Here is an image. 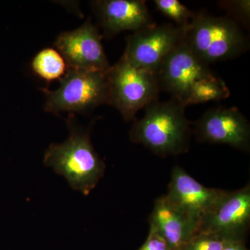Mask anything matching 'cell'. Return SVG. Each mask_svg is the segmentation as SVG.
Wrapping results in <instances>:
<instances>
[{
    "label": "cell",
    "instance_id": "obj_20",
    "mask_svg": "<svg viewBox=\"0 0 250 250\" xmlns=\"http://www.w3.org/2000/svg\"><path fill=\"white\" fill-rule=\"evenodd\" d=\"M223 250H249L246 246V241L225 238Z\"/></svg>",
    "mask_w": 250,
    "mask_h": 250
},
{
    "label": "cell",
    "instance_id": "obj_15",
    "mask_svg": "<svg viewBox=\"0 0 250 250\" xmlns=\"http://www.w3.org/2000/svg\"><path fill=\"white\" fill-rule=\"evenodd\" d=\"M33 71L46 81L62 79L66 73L65 59L57 49L45 48L36 54L31 62Z\"/></svg>",
    "mask_w": 250,
    "mask_h": 250
},
{
    "label": "cell",
    "instance_id": "obj_2",
    "mask_svg": "<svg viewBox=\"0 0 250 250\" xmlns=\"http://www.w3.org/2000/svg\"><path fill=\"white\" fill-rule=\"evenodd\" d=\"M70 136L62 143H52L46 150L44 164L63 176L70 187L88 195L104 176L105 164L95 152L89 131L69 124Z\"/></svg>",
    "mask_w": 250,
    "mask_h": 250
},
{
    "label": "cell",
    "instance_id": "obj_14",
    "mask_svg": "<svg viewBox=\"0 0 250 250\" xmlns=\"http://www.w3.org/2000/svg\"><path fill=\"white\" fill-rule=\"evenodd\" d=\"M230 90L225 82L215 76L196 81L189 90L185 106L210 101H220L229 96Z\"/></svg>",
    "mask_w": 250,
    "mask_h": 250
},
{
    "label": "cell",
    "instance_id": "obj_5",
    "mask_svg": "<svg viewBox=\"0 0 250 250\" xmlns=\"http://www.w3.org/2000/svg\"><path fill=\"white\" fill-rule=\"evenodd\" d=\"M107 72L67 68L57 90L43 89L47 97L44 109L52 113H84L108 104Z\"/></svg>",
    "mask_w": 250,
    "mask_h": 250
},
{
    "label": "cell",
    "instance_id": "obj_6",
    "mask_svg": "<svg viewBox=\"0 0 250 250\" xmlns=\"http://www.w3.org/2000/svg\"><path fill=\"white\" fill-rule=\"evenodd\" d=\"M187 27L154 23L134 31L126 39L123 57L135 66L156 73L164 59L185 40Z\"/></svg>",
    "mask_w": 250,
    "mask_h": 250
},
{
    "label": "cell",
    "instance_id": "obj_12",
    "mask_svg": "<svg viewBox=\"0 0 250 250\" xmlns=\"http://www.w3.org/2000/svg\"><path fill=\"white\" fill-rule=\"evenodd\" d=\"M93 6L106 37L155 23L143 0H98L93 1Z\"/></svg>",
    "mask_w": 250,
    "mask_h": 250
},
{
    "label": "cell",
    "instance_id": "obj_9",
    "mask_svg": "<svg viewBox=\"0 0 250 250\" xmlns=\"http://www.w3.org/2000/svg\"><path fill=\"white\" fill-rule=\"evenodd\" d=\"M160 89L185 106L188 93L196 81L214 76L184 40L172 50L156 72ZM186 107V106H185Z\"/></svg>",
    "mask_w": 250,
    "mask_h": 250
},
{
    "label": "cell",
    "instance_id": "obj_1",
    "mask_svg": "<svg viewBox=\"0 0 250 250\" xmlns=\"http://www.w3.org/2000/svg\"><path fill=\"white\" fill-rule=\"evenodd\" d=\"M185 108L172 98L169 101L153 102L144 108L143 118L135 120L130 140L163 158L187 152L191 129Z\"/></svg>",
    "mask_w": 250,
    "mask_h": 250
},
{
    "label": "cell",
    "instance_id": "obj_8",
    "mask_svg": "<svg viewBox=\"0 0 250 250\" xmlns=\"http://www.w3.org/2000/svg\"><path fill=\"white\" fill-rule=\"evenodd\" d=\"M103 36L90 19L75 30L64 31L54 42L67 68L107 72L111 65L105 54Z\"/></svg>",
    "mask_w": 250,
    "mask_h": 250
},
{
    "label": "cell",
    "instance_id": "obj_13",
    "mask_svg": "<svg viewBox=\"0 0 250 250\" xmlns=\"http://www.w3.org/2000/svg\"><path fill=\"white\" fill-rule=\"evenodd\" d=\"M149 220V225L159 231L172 250H184L196 233L192 222L166 195L156 199Z\"/></svg>",
    "mask_w": 250,
    "mask_h": 250
},
{
    "label": "cell",
    "instance_id": "obj_3",
    "mask_svg": "<svg viewBox=\"0 0 250 250\" xmlns=\"http://www.w3.org/2000/svg\"><path fill=\"white\" fill-rule=\"evenodd\" d=\"M186 41L207 65L238 58L249 49L242 26L232 18L196 13L187 27Z\"/></svg>",
    "mask_w": 250,
    "mask_h": 250
},
{
    "label": "cell",
    "instance_id": "obj_10",
    "mask_svg": "<svg viewBox=\"0 0 250 250\" xmlns=\"http://www.w3.org/2000/svg\"><path fill=\"white\" fill-rule=\"evenodd\" d=\"M195 132L202 143L228 145L250 152V123L238 108H210L195 123Z\"/></svg>",
    "mask_w": 250,
    "mask_h": 250
},
{
    "label": "cell",
    "instance_id": "obj_18",
    "mask_svg": "<svg viewBox=\"0 0 250 250\" xmlns=\"http://www.w3.org/2000/svg\"><path fill=\"white\" fill-rule=\"evenodd\" d=\"M225 238L213 233H199L192 237L184 250H223Z\"/></svg>",
    "mask_w": 250,
    "mask_h": 250
},
{
    "label": "cell",
    "instance_id": "obj_17",
    "mask_svg": "<svg viewBox=\"0 0 250 250\" xmlns=\"http://www.w3.org/2000/svg\"><path fill=\"white\" fill-rule=\"evenodd\" d=\"M250 2L248 0H234L220 1L219 5L228 12V17L232 18L241 26L248 27L250 19Z\"/></svg>",
    "mask_w": 250,
    "mask_h": 250
},
{
    "label": "cell",
    "instance_id": "obj_4",
    "mask_svg": "<svg viewBox=\"0 0 250 250\" xmlns=\"http://www.w3.org/2000/svg\"><path fill=\"white\" fill-rule=\"evenodd\" d=\"M108 104L118 109L125 121L159 100L161 89L156 72L132 65L122 57L107 72Z\"/></svg>",
    "mask_w": 250,
    "mask_h": 250
},
{
    "label": "cell",
    "instance_id": "obj_11",
    "mask_svg": "<svg viewBox=\"0 0 250 250\" xmlns=\"http://www.w3.org/2000/svg\"><path fill=\"white\" fill-rule=\"evenodd\" d=\"M221 189L206 187L199 183L182 167L177 166L171 174L169 200L187 215L196 228L202 218L221 196Z\"/></svg>",
    "mask_w": 250,
    "mask_h": 250
},
{
    "label": "cell",
    "instance_id": "obj_16",
    "mask_svg": "<svg viewBox=\"0 0 250 250\" xmlns=\"http://www.w3.org/2000/svg\"><path fill=\"white\" fill-rule=\"evenodd\" d=\"M154 4L159 12L179 27H187L195 14L177 0H154Z\"/></svg>",
    "mask_w": 250,
    "mask_h": 250
},
{
    "label": "cell",
    "instance_id": "obj_7",
    "mask_svg": "<svg viewBox=\"0 0 250 250\" xmlns=\"http://www.w3.org/2000/svg\"><path fill=\"white\" fill-rule=\"evenodd\" d=\"M250 223V188L248 185L234 191L224 190L200 220L195 235L213 233L224 238L246 241Z\"/></svg>",
    "mask_w": 250,
    "mask_h": 250
},
{
    "label": "cell",
    "instance_id": "obj_19",
    "mask_svg": "<svg viewBox=\"0 0 250 250\" xmlns=\"http://www.w3.org/2000/svg\"><path fill=\"white\" fill-rule=\"evenodd\" d=\"M138 250H172L168 243L152 225H149V234L146 242Z\"/></svg>",
    "mask_w": 250,
    "mask_h": 250
}]
</instances>
